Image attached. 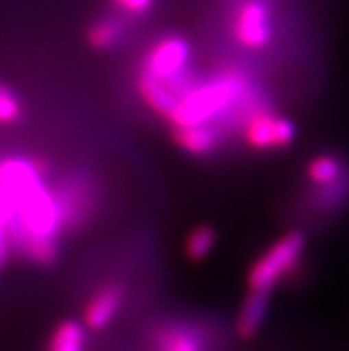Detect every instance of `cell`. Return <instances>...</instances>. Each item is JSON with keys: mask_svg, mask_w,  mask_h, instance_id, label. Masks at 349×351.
Returning a JSON list of instances; mask_svg holds the SVG:
<instances>
[{"mask_svg": "<svg viewBox=\"0 0 349 351\" xmlns=\"http://www.w3.org/2000/svg\"><path fill=\"white\" fill-rule=\"evenodd\" d=\"M216 230L208 225H202L196 227L195 230L191 232L189 237L186 241V255L191 261H204L210 255V252L216 246Z\"/></svg>", "mask_w": 349, "mask_h": 351, "instance_id": "15", "label": "cell"}, {"mask_svg": "<svg viewBox=\"0 0 349 351\" xmlns=\"http://www.w3.org/2000/svg\"><path fill=\"white\" fill-rule=\"evenodd\" d=\"M123 303V293L118 285H106L89 298L84 308V326L95 332L107 328L118 316Z\"/></svg>", "mask_w": 349, "mask_h": 351, "instance_id": "7", "label": "cell"}, {"mask_svg": "<svg viewBox=\"0 0 349 351\" xmlns=\"http://www.w3.org/2000/svg\"><path fill=\"white\" fill-rule=\"evenodd\" d=\"M269 296L271 293H265V291L250 289V294L243 302V307L239 311L237 321H235L237 334L243 339H252L258 334L269 311Z\"/></svg>", "mask_w": 349, "mask_h": 351, "instance_id": "10", "label": "cell"}, {"mask_svg": "<svg viewBox=\"0 0 349 351\" xmlns=\"http://www.w3.org/2000/svg\"><path fill=\"white\" fill-rule=\"evenodd\" d=\"M175 143L191 156H210L221 143V129L216 123H200L175 129Z\"/></svg>", "mask_w": 349, "mask_h": 351, "instance_id": "9", "label": "cell"}, {"mask_svg": "<svg viewBox=\"0 0 349 351\" xmlns=\"http://www.w3.org/2000/svg\"><path fill=\"white\" fill-rule=\"evenodd\" d=\"M23 118V104L13 89L0 82V127H13Z\"/></svg>", "mask_w": 349, "mask_h": 351, "instance_id": "16", "label": "cell"}, {"mask_svg": "<svg viewBox=\"0 0 349 351\" xmlns=\"http://www.w3.org/2000/svg\"><path fill=\"white\" fill-rule=\"evenodd\" d=\"M0 186L11 204L8 223L11 252L38 266L56 263L59 234L67 227L58 191L47 182V166L18 154L0 156Z\"/></svg>", "mask_w": 349, "mask_h": 351, "instance_id": "1", "label": "cell"}, {"mask_svg": "<svg viewBox=\"0 0 349 351\" xmlns=\"http://www.w3.org/2000/svg\"><path fill=\"white\" fill-rule=\"evenodd\" d=\"M306 239L303 232L292 230L280 237L256 258L248 271V285L255 291H271L291 275L305 252Z\"/></svg>", "mask_w": 349, "mask_h": 351, "instance_id": "3", "label": "cell"}, {"mask_svg": "<svg viewBox=\"0 0 349 351\" xmlns=\"http://www.w3.org/2000/svg\"><path fill=\"white\" fill-rule=\"evenodd\" d=\"M234 36L244 49H265L273 40L269 4L265 0H246L235 14Z\"/></svg>", "mask_w": 349, "mask_h": 351, "instance_id": "6", "label": "cell"}, {"mask_svg": "<svg viewBox=\"0 0 349 351\" xmlns=\"http://www.w3.org/2000/svg\"><path fill=\"white\" fill-rule=\"evenodd\" d=\"M246 102H253L246 77L237 71H223L198 84H187L168 121L175 129L200 123L217 125V120H228L232 112L246 109Z\"/></svg>", "mask_w": 349, "mask_h": 351, "instance_id": "2", "label": "cell"}, {"mask_svg": "<svg viewBox=\"0 0 349 351\" xmlns=\"http://www.w3.org/2000/svg\"><path fill=\"white\" fill-rule=\"evenodd\" d=\"M11 218V204H9L8 193L0 186V267L4 266L11 252L8 237V223Z\"/></svg>", "mask_w": 349, "mask_h": 351, "instance_id": "17", "label": "cell"}, {"mask_svg": "<svg viewBox=\"0 0 349 351\" xmlns=\"http://www.w3.org/2000/svg\"><path fill=\"white\" fill-rule=\"evenodd\" d=\"M160 351H204V339L196 334L195 330L182 328H166L159 334L157 339Z\"/></svg>", "mask_w": 349, "mask_h": 351, "instance_id": "13", "label": "cell"}, {"mask_svg": "<svg viewBox=\"0 0 349 351\" xmlns=\"http://www.w3.org/2000/svg\"><path fill=\"white\" fill-rule=\"evenodd\" d=\"M189 41L180 36H164L146 52L143 71L171 84L180 95L189 84Z\"/></svg>", "mask_w": 349, "mask_h": 351, "instance_id": "4", "label": "cell"}, {"mask_svg": "<svg viewBox=\"0 0 349 351\" xmlns=\"http://www.w3.org/2000/svg\"><path fill=\"white\" fill-rule=\"evenodd\" d=\"M296 125L267 109L253 112L244 123V139L255 150H276L291 147L296 139Z\"/></svg>", "mask_w": 349, "mask_h": 351, "instance_id": "5", "label": "cell"}, {"mask_svg": "<svg viewBox=\"0 0 349 351\" xmlns=\"http://www.w3.org/2000/svg\"><path fill=\"white\" fill-rule=\"evenodd\" d=\"M344 177L342 160L332 154H321L306 166V178L317 187L337 186Z\"/></svg>", "mask_w": 349, "mask_h": 351, "instance_id": "11", "label": "cell"}, {"mask_svg": "<svg viewBox=\"0 0 349 351\" xmlns=\"http://www.w3.org/2000/svg\"><path fill=\"white\" fill-rule=\"evenodd\" d=\"M137 91L152 111L169 120L178 106V91L171 84L141 70L137 77Z\"/></svg>", "mask_w": 349, "mask_h": 351, "instance_id": "8", "label": "cell"}, {"mask_svg": "<svg viewBox=\"0 0 349 351\" xmlns=\"http://www.w3.org/2000/svg\"><path fill=\"white\" fill-rule=\"evenodd\" d=\"M49 351H86V326L79 321H62L50 335Z\"/></svg>", "mask_w": 349, "mask_h": 351, "instance_id": "12", "label": "cell"}, {"mask_svg": "<svg viewBox=\"0 0 349 351\" xmlns=\"http://www.w3.org/2000/svg\"><path fill=\"white\" fill-rule=\"evenodd\" d=\"M123 36V27L115 18H102L89 27L88 40L97 50H109L119 43Z\"/></svg>", "mask_w": 349, "mask_h": 351, "instance_id": "14", "label": "cell"}, {"mask_svg": "<svg viewBox=\"0 0 349 351\" xmlns=\"http://www.w3.org/2000/svg\"><path fill=\"white\" fill-rule=\"evenodd\" d=\"M112 2L128 14H145L155 4V0H112Z\"/></svg>", "mask_w": 349, "mask_h": 351, "instance_id": "18", "label": "cell"}]
</instances>
